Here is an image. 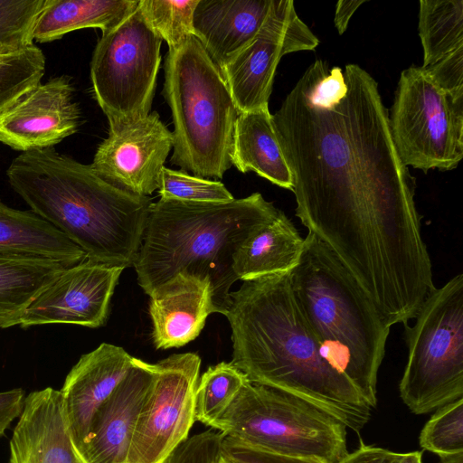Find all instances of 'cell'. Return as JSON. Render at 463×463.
<instances>
[{
  "instance_id": "1",
  "label": "cell",
  "mask_w": 463,
  "mask_h": 463,
  "mask_svg": "<svg viewBox=\"0 0 463 463\" xmlns=\"http://www.w3.org/2000/svg\"><path fill=\"white\" fill-rule=\"evenodd\" d=\"M296 216L341 260L389 323L436 288L415 204L376 80L316 60L271 115Z\"/></svg>"
},
{
  "instance_id": "2",
  "label": "cell",
  "mask_w": 463,
  "mask_h": 463,
  "mask_svg": "<svg viewBox=\"0 0 463 463\" xmlns=\"http://www.w3.org/2000/svg\"><path fill=\"white\" fill-rule=\"evenodd\" d=\"M223 315L232 328V364L254 383L302 396L359 431L372 408L326 358L293 294L289 272L245 280Z\"/></svg>"
},
{
  "instance_id": "3",
  "label": "cell",
  "mask_w": 463,
  "mask_h": 463,
  "mask_svg": "<svg viewBox=\"0 0 463 463\" xmlns=\"http://www.w3.org/2000/svg\"><path fill=\"white\" fill-rule=\"evenodd\" d=\"M31 211L93 262L128 268L140 247L152 201L124 191L52 147L24 152L6 171Z\"/></svg>"
},
{
  "instance_id": "4",
  "label": "cell",
  "mask_w": 463,
  "mask_h": 463,
  "mask_svg": "<svg viewBox=\"0 0 463 463\" xmlns=\"http://www.w3.org/2000/svg\"><path fill=\"white\" fill-rule=\"evenodd\" d=\"M280 212L261 194L227 203L159 199L149 208L133 267L148 296L179 273L209 280L213 300L223 315L238 280L233 255L257 227Z\"/></svg>"
},
{
  "instance_id": "5",
  "label": "cell",
  "mask_w": 463,
  "mask_h": 463,
  "mask_svg": "<svg viewBox=\"0 0 463 463\" xmlns=\"http://www.w3.org/2000/svg\"><path fill=\"white\" fill-rule=\"evenodd\" d=\"M289 279L326 358L374 409L377 375L392 326L341 260L312 232L305 238Z\"/></svg>"
},
{
  "instance_id": "6",
  "label": "cell",
  "mask_w": 463,
  "mask_h": 463,
  "mask_svg": "<svg viewBox=\"0 0 463 463\" xmlns=\"http://www.w3.org/2000/svg\"><path fill=\"white\" fill-rule=\"evenodd\" d=\"M163 96L174 124L173 165L202 178L222 179L232 165L239 111L222 71L194 35L169 48Z\"/></svg>"
},
{
  "instance_id": "7",
  "label": "cell",
  "mask_w": 463,
  "mask_h": 463,
  "mask_svg": "<svg viewBox=\"0 0 463 463\" xmlns=\"http://www.w3.org/2000/svg\"><path fill=\"white\" fill-rule=\"evenodd\" d=\"M346 426L298 394L249 380L211 429L279 455L340 463L347 455Z\"/></svg>"
},
{
  "instance_id": "8",
  "label": "cell",
  "mask_w": 463,
  "mask_h": 463,
  "mask_svg": "<svg viewBox=\"0 0 463 463\" xmlns=\"http://www.w3.org/2000/svg\"><path fill=\"white\" fill-rule=\"evenodd\" d=\"M412 326L404 325L408 360L399 384L402 402L424 414L463 394V274L435 288Z\"/></svg>"
},
{
  "instance_id": "9",
  "label": "cell",
  "mask_w": 463,
  "mask_h": 463,
  "mask_svg": "<svg viewBox=\"0 0 463 463\" xmlns=\"http://www.w3.org/2000/svg\"><path fill=\"white\" fill-rule=\"evenodd\" d=\"M161 43L162 39L147 24L138 5L98 41L90 79L109 130L149 115L161 64Z\"/></svg>"
},
{
  "instance_id": "10",
  "label": "cell",
  "mask_w": 463,
  "mask_h": 463,
  "mask_svg": "<svg viewBox=\"0 0 463 463\" xmlns=\"http://www.w3.org/2000/svg\"><path fill=\"white\" fill-rule=\"evenodd\" d=\"M389 124L406 166L449 171L463 157V99L440 89L421 66L402 71Z\"/></svg>"
},
{
  "instance_id": "11",
  "label": "cell",
  "mask_w": 463,
  "mask_h": 463,
  "mask_svg": "<svg viewBox=\"0 0 463 463\" xmlns=\"http://www.w3.org/2000/svg\"><path fill=\"white\" fill-rule=\"evenodd\" d=\"M201 358L175 354L155 364V375L138 414L126 463H165L195 421Z\"/></svg>"
},
{
  "instance_id": "12",
  "label": "cell",
  "mask_w": 463,
  "mask_h": 463,
  "mask_svg": "<svg viewBox=\"0 0 463 463\" xmlns=\"http://www.w3.org/2000/svg\"><path fill=\"white\" fill-rule=\"evenodd\" d=\"M318 43L317 37L297 14L292 0H272L254 39L222 71L239 113L269 108L282 56L314 50Z\"/></svg>"
},
{
  "instance_id": "13",
  "label": "cell",
  "mask_w": 463,
  "mask_h": 463,
  "mask_svg": "<svg viewBox=\"0 0 463 463\" xmlns=\"http://www.w3.org/2000/svg\"><path fill=\"white\" fill-rule=\"evenodd\" d=\"M174 146L173 133L157 112L109 131L90 165L106 182L148 196L160 187L164 164Z\"/></svg>"
},
{
  "instance_id": "14",
  "label": "cell",
  "mask_w": 463,
  "mask_h": 463,
  "mask_svg": "<svg viewBox=\"0 0 463 463\" xmlns=\"http://www.w3.org/2000/svg\"><path fill=\"white\" fill-rule=\"evenodd\" d=\"M123 269L89 260L65 269L29 304L15 326L24 329L52 324L102 326Z\"/></svg>"
},
{
  "instance_id": "15",
  "label": "cell",
  "mask_w": 463,
  "mask_h": 463,
  "mask_svg": "<svg viewBox=\"0 0 463 463\" xmlns=\"http://www.w3.org/2000/svg\"><path fill=\"white\" fill-rule=\"evenodd\" d=\"M80 118L70 78L54 77L0 113V142L22 153L52 148L77 132Z\"/></svg>"
},
{
  "instance_id": "16",
  "label": "cell",
  "mask_w": 463,
  "mask_h": 463,
  "mask_svg": "<svg viewBox=\"0 0 463 463\" xmlns=\"http://www.w3.org/2000/svg\"><path fill=\"white\" fill-rule=\"evenodd\" d=\"M155 375V364L133 366L92 418L78 453L82 463H126L134 428Z\"/></svg>"
},
{
  "instance_id": "17",
  "label": "cell",
  "mask_w": 463,
  "mask_h": 463,
  "mask_svg": "<svg viewBox=\"0 0 463 463\" xmlns=\"http://www.w3.org/2000/svg\"><path fill=\"white\" fill-rule=\"evenodd\" d=\"M134 358L122 347L102 343L81 355L67 374L60 391L78 453L93 416L127 375Z\"/></svg>"
},
{
  "instance_id": "18",
  "label": "cell",
  "mask_w": 463,
  "mask_h": 463,
  "mask_svg": "<svg viewBox=\"0 0 463 463\" xmlns=\"http://www.w3.org/2000/svg\"><path fill=\"white\" fill-rule=\"evenodd\" d=\"M9 463H82L61 391L47 387L25 397L10 441Z\"/></svg>"
},
{
  "instance_id": "19",
  "label": "cell",
  "mask_w": 463,
  "mask_h": 463,
  "mask_svg": "<svg viewBox=\"0 0 463 463\" xmlns=\"http://www.w3.org/2000/svg\"><path fill=\"white\" fill-rule=\"evenodd\" d=\"M149 297L157 349L184 346L200 335L210 314L218 313L209 280L188 273L175 275Z\"/></svg>"
},
{
  "instance_id": "20",
  "label": "cell",
  "mask_w": 463,
  "mask_h": 463,
  "mask_svg": "<svg viewBox=\"0 0 463 463\" xmlns=\"http://www.w3.org/2000/svg\"><path fill=\"white\" fill-rule=\"evenodd\" d=\"M272 0H199L194 35L222 71L254 39Z\"/></svg>"
},
{
  "instance_id": "21",
  "label": "cell",
  "mask_w": 463,
  "mask_h": 463,
  "mask_svg": "<svg viewBox=\"0 0 463 463\" xmlns=\"http://www.w3.org/2000/svg\"><path fill=\"white\" fill-rule=\"evenodd\" d=\"M304 245L305 238L280 211L242 241L233 255V272L243 281L290 272L297 266Z\"/></svg>"
},
{
  "instance_id": "22",
  "label": "cell",
  "mask_w": 463,
  "mask_h": 463,
  "mask_svg": "<svg viewBox=\"0 0 463 463\" xmlns=\"http://www.w3.org/2000/svg\"><path fill=\"white\" fill-rule=\"evenodd\" d=\"M0 254L49 259L65 268L87 260L84 251L33 211L16 210L1 201Z\"/></svg>"
},
{
  "instance_id": "23",
  "label": "cell",
  "mask_w": 463,
  "mask_h": 463,
  "mask_svg": "<svg viewBox=\"0 0 463 463\" xmlns=\"http://www.w3.org/2000/svg\"><path fill=\"white\" fill-rule=\"evenodd\" d=\"M232 163L241 173L255 172L270 183L292 189V176L279 146L269 108L239 113Z\"/></svg>"
},
{
  "instance_id": "24",
  "label": "cell",
  "mask_w": 463,
  "mask_h": 463,
  "mask_svg": "<svg viewBox=\"0 0 463 463\" xmlns=\"http://www.w3.org/2000/svg\"><path fill=\"white\" fill-rule=\"evenodd\" d=\"M139 0H50L38 16L33 39L52 42L84 28H99L102 34L119 25Z\"/></svg>"
},
{
  "instance_id": "25",
  "label": "cell",
  "mask_w": 463,
  "mask_h": 463,
  "mask_svg": "<svg viewBox=\"0 0 463 463\" xmlns=\"http://www.w3.org/2000/svg\"><path fill=\"white\" fill-rule=\"evenodd\" d=\"M65 269L49 259L0 254V328L14 326L29 304Z\"/></svg>"
},
{
  "instance_id": "26",
  "label": "cell",
  "mask_w": 463,
  "mask_h": 463,
  "mask_svg": "<svg viewBox=\"0 0 463 463\" xmlns=\"http://www.w3.org/2000/svg\"><path fill=\"white\" fill-rule=\"evenodd\" d=\"M419 35L424 68L463 48V0H420Z\"/></svg>"
},
{
  "instance_id": "27",
  "label": "cell",
  "mask_w": 463,
  "mask_h": 463,
  "mask_svg": "<svg viewBox=\"0 0 463 463\" xmlns=\"http://www.w3.org/2000/svg\"><path fill=\"white\" fill-rule=\"evenodd\" d=\"M247 381L246 375L231 362L210 366L198 382L194 420L212 427L226 411Z\"/></svg>"
},
{
  "instance_id": "28",
  "label": "cell",
  "mask_w": 463,
  "mask_h": 463,
  "mask_svg": "<svg viewBox=\"0 0 463 463\" xmlns=\"http://www.w3.org/2000/svg\"><path fill=\"white\" fill-rule=\"evenodd\" d=\"M199 0H139L138 7L151 29L169 48L194 35V12Z\"/></svg>"
},
{
  "instance_id": "29",
  "label": "cell",
  "mask_w": 463,
  "mask_h": 463,
  "mask_svg": "<svg viewBox=\"0 0 463 463\" xmlns=\"http://www.w3.org/2000/svg\"><path fill=\"white\" fill-rule=\"evenodd\" d=\"M50 0H0V56L33 45L35 22Z\"/></svg>"
},
{
  "instance_id": "30",
  "label": "cell",
  "mask_w": 463,
  "mask_h": 463,
  "mask_svg": "<svg viewBox=\"0 0 463 463\" xmlns=\"http://www.w3.org/2000/svg\"><path fill=\"white\" fill-rule=\"evenodd\" d=\"M420 445L438 455L463 451V400L445 404L424 425Z\"/></svg>"
},
{
  "instance_id": "31",
  "label": "cell",
  "mask_w": 463,
  "mask_h": 463,
  "mask_svg": "<svg viewBox=\"0 0 463 463\" xmlns=\"http://www.w3.org/2000/svg\"><path fill=\"white\" fill-rule=\"evenodd\" d=\"M159 194L161 199L196 203H227L234 199L220 181L189 175L184 170L164 167L161 174Z\"/></svg>"
},
{
  "instance_id": "32",
  "label": "cell",
  "mask_w": 463,
  "mask_h": 463,
  "mask_svg": "<svg viewBox=\"0 0 463 463\" xmlns=\"http://www.w3.org/2000/svg\"><path fill=\"white\" fill-rule=\"evenodd\" d=\"M224 435L213 429L188 437L165 463H221Z\"/></svg>"
},
{
  "instance_id": "33",
  "label": "cell",
  "mask_w": 463,
  "mask_h": 463,
  "mask_svg": "<svg viewBox=\"0 0 463 463\" xmlns=\"http://www.w3.org/2000/svg\"><path fill=\"white\" fill-rule=\"evenodd\" d=\"M424 69L440 89L456 99H463V48Z\"/></svg>"
},
{
  "instance_id": "34",
  "label": "cell",
  "mask_w": 463,
  "mask_h": 463,
  "mask_svg": "<svg viewBox=\"0 0 463 463\" xmlns=\"http://www.w3.org/2000/svg\"><path fill=\"white\" fill-rule=\"evenodd\" d=\"M222 456L231 463H323L312 458L263 451L226 436L223 437L222 442Z\"/></svg>"
},
{
  "instance_id": "35",
  "label": "cell",
  "mask_w": 463,
  "mask_h": 463,
  "mask_svg": "<svg viewBox=\"0 0 463 463\" xmlns=\"http://www.w3.org/2000/svg\"><path fill=\"white\" fill-rule=\"evenodd\" d=\"M24 392L21 388L0 392V437L23 411Z\"/></svg>"
},
{
  "instance_id": "36",
  "label": "cell",
  "mask_w": 463,
  "mask_h": 463,
  "mask_svg": "<svg viewBox=\"0 0 463 463\" xmlns=\"http://www.w3.org/2000/svg\"><path fill=\"white\" fill-rule=\"evenodd\" d=\"M400 453L388 449L367 446L361 442L360 447L340 463H397Z\"/></svg>"
},
{
  "instance_id": "37",
  "label": "cell",
  "mask_w": 463,
  "mask_h": 463,
  "mask_svg": "<svg viewBox=\"0 0 463 463\" xmlns=\"http://www.w3.org/2000/svg\"><path fill=\"white\" fill-rule=\"evenodd\" d=\"M365 2V0H340L337 2L334 23L339 34H343L346 31L350 18Z\"/></svg>"
},
{
  "instance_id": "38",
  "label": "cell",
  "mask_w": 463,
  "mask_h": 463,
  "mask_svg": "<svg viewBox=\"0 0 463 463\" xmlns=\"http://www.w3.org/2000/svg\"><path fill=\"white\" fill-rule=\"evenodd\" d=\"M420 451L400 453L397 463H422Z\"/></svg>"
},
{
  "instance_id": "39",
  "label": "cell",
  "mask_w": 463,
  "mask_h": 463,
  "mask_svg": "<svg viewBox=\"0 0 463 463\" xmlns=\"http://www.w3.org/2000/svg\"><path fill=\"white\" fill-rule=\"evenodd\" d=\"M441 463H463V451L439 455Z\"/></svg>"
},
{
  "instance_id": "40",
  "label": "cell",
  "mask_w": 463,
  "mask_h": 463,
  "mask_svg": "<svg viewBox=\"0 0 463 463\" xmlns=\"http://www.w3.org/2000/svg\"><path fill=\"white\" fill-rule=\"evenodd\" d=\"M221 463H231V462H229L228 460H226L225 458H222V456Z\"/></svg>"
}]
</instances>
